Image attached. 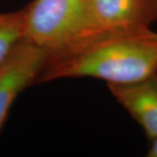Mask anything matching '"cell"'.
<instances>
[{
    "mask_svg": "<svg viewBox=\"0 0 157 157\" xmlns=\"http://www.w3.org/2000/svg\"><path fill=\"white\" fill-rule=\"evenodd\" d=\"M115 100L142 128L147 139L157 136V74L133 83L107 84Z\"/></svg>",
    "mask_w": 157,
    "mask_h": 157,
    "instance_id": "277c9868",
    "label": "cell"
},
{
    "mask_svg": "<svg viewBox=\"0 0 157 157\" xmlns=\"http://www.w3.org/2000/svg\"><path fill=\"white\" fill-rule=\"evenodd\" d=\"M89 3L96 22L105 30L148 28L156 21L153 0H92Z\"/></svg>",
    "mask_w": 157,
    "mask_h": 157,
    "instance_id": "5b68a950",
    "label": "cell"
},
{
    "mask_svg": "<svg viewBox=\"0 0 157 157\" xmlns=\"http://www.w3.org/2000/svg\"><path fill=\"white\" fill-rule=\"evenodd\" d=\"M153 6H154V10H155V15L157 21V0H153Z\"/></svg>",
    "mask_w": 157,
    "mask_h": 157,
    "instance_id": "ba28073f",
    "label": "cell"
},
{
    "mask_svg": "<svg viewBox=\"0 0 157 157\" xmlns=\"http://www.w3.org/2000/svg\"><path fill=\"white\" fill-rule=\"evenodd\" d=\"M25 38V8L0 13V66Z\"/></svg>",
    "mask_w": 157,
    "mask_h": 157,
    "instance_id": "8992f818",
    "label": "cell"
},
{
    "mask_svg": "<svg viewBox=\"0 0 157 157\" xmlns=\"http://www.w3.org/2000/svg\"><path fill=\"white\" fill-rule=\"evenodd\" d=\"M25 8V38L49 54L102 30L87 0H33Z\"/></svg>",
    "mask_w": 157,
    "mask_h": 157,
    "instance_id": "7a4b0ae2",
    "label": "cell"
},
{
    "mask_svg": "<svg viewBox=\"0 0 157 157\" xmlns=\"http://www.w3.org/2000/svg\"><path fill=\"white\" fill-rule=\"evenodd\" d=\"M49 52L24 39L0 66V133L17 96L36 84Z\"/></svg>",
    "mask_w": 157,
    "mask_h": 157,
    "instance_id": "3957f363",
    "label": "cell"
},
{
    "mask_svg": "<svg viewBox=\"0 0 157 157\" xmlns=\"http://www.w3.org/2000/svg\"><path fill=\"white\" fill-rule=\"evenodd\" d=\"M147 155L148 157H157V136L150 140V146Z\"/></svg>",
    "mask_w": 157,
    "mask_h": 157,
    "instance_id": "52a82bcc",
    "label": "cell"
},
{
    "mask_svg": "<svg viewBox=\"0 0 157 157\" xmlns=\"http://www.w3.org/2000/svg\"><path fill=\"white\" fill-rule=\"evenodd\" d=\"M87 1H88V2H90V1H92V0H87Z\"/></svg>",
    "mask_w": 157,
    "mask_h": 157,
    "instance_id": "9c48e42d",
    "label": "cell"
},
{
    "mask_svg": "<svg viewBox=\"0 0 157 157\" xmlns=\"http://www.w3.org/2000/svg\"><path fill=\"white\" fill-rule=\"evenodd\" d=\"M157 74V33L150 27L105 30L49 54L36 84L59 78H96L133 83Z\"/></svg>",
    "mask_w": 157,
    "mask_h": 157,
    "instance_id": "6da1fadb",
    "label": "cell"
}]
</instances>
